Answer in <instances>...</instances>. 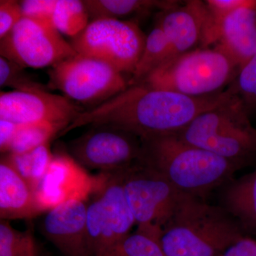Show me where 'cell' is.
I'll return each mask as SVG.
<instances>
[{
    "label": "cell",
    "mask_w": 256,
    "mask_h": 256,
    "mask_svg": "<svg viewBox=\"0 0 256 256\" xmlns=\"http://www.w3.org/2000/svg\"><path fill=\"white\" fill-rule=\"evenodd\" d=\"M234 94L230 85L224 92L204 97H191L143 84L128 86L109 100L84 110L58 136L84 126L104 124L124 130L140 140L176 133Z\"/></svg>",
    "instance_id": "obj_1"
},
{
    "label": "cell",
    "mask_w": 256,
    "mask_h": 256,
    "mask_svg": "<svg viewBox=\"0 0 256 256\" xmlns=\"http://www.w3.org/2000/svg\"><path fill=\"white\" fill-rule=\"evenodd\" d=\"M140 162L164 176L178 191L204 200L233 180L242 166L185 142L176 133L141 140Z\"/></svg>",
    "instance_id": "obj_2"
},
{
    "label": "cell",
    "mask_w": 256,
    "mask_h": 256,
    "mask_svg": "<svg viewBox=\"0 0 256 256\" xmlns=\"http://www.w3.org/2000/svg\"><path fill=\"white\" fill-rule=\"evenodd\" d=\"M244 232L222 206L184 194L158 242L164 256H220Z\"/></svg>",
    "instance_id": "obj_3"
},
{
    "label": "cell",
    "mask_w": 256,
    "mask_h": 256,
    "mask_svg": "<svg viewBox=\"0 0 256 256\" xmlns=\"http://www.w3.org/2000/svg\"><path fill=\"white\" fill-rule=\"evenodd\" d=\"M249 116L234 94L224 104L200 114L176 134L185 142L242 168L256 156V130Z\"/></svg>",
    "instance_id": "obj_4"
},
{
    "label": "cell",
    "mask_w": 256,
    "mask_h": 256,
    "mask_svg": "<svg viewBox=\"0 0 256 256\" xmlns=\"http://www.w3.org/2000/svg\"><path fill=\"white\" fill-rule=\"evenodd\" d=\"M238 72L234 60L215 45L176 56L139 84L191 97H204L224 92Z\"/></svg>",
    "instance_id": "obj_5"
},
{
    "label": "cell",
    "mask_w": 256,
    "mask_h": 256,
    "mask_svg": "<svg viewBox=\"0 0 256 256\" xmlns=\"http://www.w3.org/2000/svg\"><path fill=\"white\" fill-rule=\"evenodd\" d=\"M122 186L138 225L137 232L158 242L163 227L184 194L156 170L140 162L124 170Z\"/></svg>",
    "instance_id": "obj_6"
},
{
    "label": "cell",
    "mask_w": 256,
    "mask_h": 256,
    "mask_svg": "<svg viewBox=\"0 0 256 256\" xmlns=\"http://www.w3.org/2000/svg\"><path fill=\"white\" fill-rule=\"evenodd\" d=\"M146 38L137 22L98 18L72 38L70 44L77 54L97 58L122 74L132 75Z\"/></svg>",
    "instance_id": "obj_7"
},
{
    "label": "cell",
    "mask_w": 256,
    "mask_h": 256,
    "mask_svg": "<svg viewBox=\"0 0 256 256\" xmlns=\"http://www.w3.org/2000/svg\"><path fill=\"white\" fill-rule=\"evenodd\" d=\"M50 82L66 97L82 104L100 105L128 87L124 74L106 62L76 54L50 70Z\"/></svg>",
    "instance_id": "obj_8"
},
{
    "label": "cell",
    "mask_w": 256,
    "mask_h": 256,
    "mask_svg": "<svg viewBox=\"0 0 256 256\" xmlns=\"http://www.w3.org/2000/svg\"><path fill=\"white\" fill-rule=\"evenodd\" d=\"M126 169L104 173L102 186L87 204V240L90 256L100 255L126 238L136 224L122 186Z\"/></svg>",
    "instance_id": "obj_9"
},
{
    "label": "cell",
    "mask_w": 256,
    "mask_h": 256,
    "mask_svg": "<svg viewBox=\"0 0 256 256\" xmlns=\"http://www.w3.org/2000/svg\"><path fill=\"white\" fill-rule=\"evenodd\" d=\"M76 54L52 24L24 16L0 40L1 56L25 68L53 67Z\"/></svg>",
    "instance_id": "obj_10"
},
{
    "label": "cell",
    "mask_w": 256,
    "mask_h": 256,
    "mask_svg": "<svg viewBox=\"0 0 256 256\" xmlns=\"http://www.w3.org/2000/svg\"><path fill=\"white\" fill-rule=\"evenodd\" d=\"M70 156L84 168L111 173L139 161L142 142L137 136L111 126H94L69 143Z\"/></svg>",
    "instance_id": "obj_11"
},
{
    "label": "cell",
    "mask_w": 256,
    "mask_h": 256,
    "mask_svg": "<svg viewBox=\"0 0 256 256\" xmlns=\"http://www.w3.org/2000/svg\"><path fill=\"white\" fill-rule=\"evenodd\" d=\"M84 111L65 96L52 94L46 89L0 94V119L16 124L48 122L65 130Z\"/></svg>",
    "instance_id": "obj_12"
},
{
    "label": "cell",
    "mask_w": 256,
    "mask_h": 256,
    "mask_svg": "<svg viewBox=\"0 0 256 256\" xmlns=\"http://www.w3.org/2000/svg\"><path fill=\"white\" fill-rule=\"evenodd\" d=\"M92 176L70 154H54L46 174L34 192L40 210L48 212L70 200L87 198L98 191L106 175Z\"/></svg>",
    "instance_id": "obj_13"
},
{
    "label": "cell",
    "mask_w": 256,
    "mask_h": 256,
    "mask_svg": "<svg viewBox=\"0 0 256 256\" xmlns=\"http://www.w3.org/2000/svg\"><path fill=\"white\" fill-rule=\"evenodd\" d=\"M162 14L158 24L169 40L170 60L196 50L198 45L206 47L210 15L204 1H186Z\"/></svg>",
    "instance_id": "obj_14"
},
{
    "label": "cell",
    "mask_w": 256,
    "mask_h": 256,
    "mask_svg": "<svg viewBox=\"0 0 256 256\" xmlns=\"http://www.w3.org/2000/svg\"><path fill=\"white\" fill-rule=\"evenodd\" d=\"M87 204L82 200H70L48 210L42 220V234L64 256H90Z\"/></svg>",
    "instance_id": "obj_15"
},
{
    "label": "cell",
    "mask_w": 256,
    "mask_h": 256,
    "mask_svg": "<svg viewBox=\"0 0 256 256\" xmlns=\"http://www.w3.org/2000/svg\"><path fill=\"white\" fill-rule=\"evenodd\" d=\"M240 69L256 54V0H248L228 15L218 28L217 42Z\"/></svg>",
    "instance_id": "obj_16"
},
{
    "label": "cell",
    "mask_w": 256,
    "mask_h": 256,
    "mask_svg": "<svg viewBox=\"0 0 256 256\" xmlns=\"http://www.w3.org/2000/svg\"><path fill=\"white\" fill-rule=\"evenodd\" d=\"M34 192L4 158L0 161V218L28 220L41 214Z\"/></svg>",
    "instance_id": "obj_17"
},
{
    "label": "cell",
    "mask_w": 256,
    "mask_h": 256,
    "mask_svg": "<svg viewBox=\"0 0 256 256\" xmlns=\"http://www.w3.org/2000/svg\"><path fill=\"white\" fill-rule=\"evenodd\" d=\"M220 206L244 230H256V171L222 186Z\"/></svg>",
    "instance_id": "obj_18"
},
{
    "label": "cell",
    "mask_w": 256,
    "mask_h": 256,
    "mask_svg": "<svg viewBox=\"0 0 256 256\" xmlns=\"http://www.w3.org/2000/svg\"><path fill=\"white\" fill-rule=\"evenodd\" d=\"M89 18H121L142 14L154 9L165 11L180 4L178 1L153 0H84L82 1Z\"/></svg>",
    "instance_id": "obj_19"
},
{
    "label": "cell",
    "mask_w": 256,
    "mask_h": 256,
    "mask_svg": "<svg viewBox=\"0 0 256 256\" xmlns=\"http://www.w3.org/2000/svg\"><path fill=\"white\" fill-rule=\"evenodd\" d=\"M53 156L50 143H46L32 150L10 153L3 158L35 192L46 174Z\"/></svg>",
    "instance_id": "obj_20"
},
{
    "label": "cell",
    "mask_w": 256,
    "mask_h": 256,
    "mask_svg": "<svg viewBox=\"0 0 256 256\" xmlns=\"http://www.w3.org/2000/svg\"><path fill=\"white\" fill-rule=\"evenodd\" d=\"M171 46L166 35L156 24L146 36V46L128 86L136 85L144 80L152 72L170 60Z\"/></svg>",
    "instance_id": "obj_21"
},
{
    "label": "cell",
    "mask_w": 256,
    "mask_h": 256,
    "mask_svg": "<svg viewBox=\"0 0 256 256\" xmlns=\"http://www.w3.org/2000/svg\"><path fill=\"white\" fill-rule=\"evenodd\" d=\"M89 18L82 1L56 0L52 24L62 34L74 38L86 28Z\"/></svg>",
    "instance_id": "obj_22"
},
{
    "label": "cell",
    "mask_w": 256,
    "mask_h": 256,
    "mask_svg": "<svg viewBox=\"0 0 256 256\" xmlns=\"http://www.w3.org/2000/svg\"><path fill=\"white\" fill-rule=\"evenodd\" d=\"M63 130L62 126L48 122L18 124L6 154L32 150L37 146L50 143Z\"/></svg>",
    "instance_id": "obj_23"
},
{
    "label": "cell",
    "mask_w": 256,
    "mask_h": 256,
    "mask_svg": "<svg viewBox=\"0 0 256 256\" xmlns=\"http://www.w3.org/2000/svg\"><path fill=\"white\" fill-rule=\"evenodd\" d=\"M0 256H40L32 230H16L10 220H1Z\"/></svg>",
    "instance_id": "obj_24"
},
{
    "label": "cell",
    "mask_w": 256,
    "mask_h": 256,
    "mask_svg": "<svg viewBox=\"0 0 256 256\" xmlns=\"http://www.w3.org/2000/svg\"><path fill=\"white\" fill-rule=\"evenodd\" d=\"M98 256H164L159 244L136 232L109 247Z\"/></svg>",
    "instance_id": "obj_25"
},
{
    "label": "cell",
    "mask_w": 256,
    "mask_h": 256,
    "mask_svg": "<svg viewBox=\"0 0 256 256\" xmlns=\"http://www.w3.org/2000/svg\"><path fill=\"white\" fill-rule=\"evenodd\" d=\"M248 114L256 112V54L230 84Z\"/></svg>",
    "instance_id": "obj_26"
},
{
    "label": "cell",
    "mask_w": 256,
    "mask_h": 256,
    "mask_svg": "<svg viewBox=\"0 0 256 256\" xmlns=\"http://www.w3.org/2000/svg\"><path fill=\"white\" fill-rule=\"evenodd\" d=\"M18 64L0 57V86L12 88L14 90H32L46 89L38 84Z\"/></svg>",
    "instance_id": "obj_27"
},
{
    "label": "cell",
    "mask_w": 256,
    "mask_h": 256,
    "mask_svg": "<svg viewBox=\"0 0 256 256\" xmlns=\"http://www.w3.org/2000/svg\"><path fill=\"white\" fill-rule=\"evenodd\" d=\"M56 3V0H24L20 2L24 18L48 24H52Z\"/></svg>",
    "instance_id": "obj_28"
},
{
    "label": "cell",
    "mask_w": 256,
    "mask_h": 256,
    "mask_svg": "<svg viewBox=\"0 0 256 256\" xmlns=\"http://www.w3.org/2000/svg\"><path fill=\"white\" fill-rule=\"evenodd\" d=\"M23 18L20 2L0 1V40L6 36Z\"/></svg>",
    "instance_id": "obj_29"
},
{
    "label": "cell",
    "mask_w": 256,
    "mask_h": 256,
    "mask_svg": "<svg viewBox=\"0 0 256 256\" xmlns=\"http://www.w3.org/2000/svg\"><path fill=\"white\" fill-rule=\"evenodd\" d=\"M222 256H256V242L244 237L229 247Z\"/></svg>",
    "instance_id": "obj_30"
},
{
    "label": "cell",
    "mask_w": 256,
    "mask_h": 256,
    "mask_svg": "<svg viewBox=\"0 0 256 256\" xmlns=\"http://www.w3.org/2000/svg\"><path fill=\"white\" fill-rule=\"evenodd\" d=\"M18 124L0 119V151L6 154L12 141Z\"/></svg>",
    "instance_id": "obj_31"
},
{
    "label": "cell",
    "mask_w": 256,
    "mask_h": 256,
    "mask_svg": "<svg viewBox=\"0 0 256 256\" xmlns=\"http://www.w3.org/2000/svg\"></svg>",
    "instance_id": "obj_32"
}]
</instances>
